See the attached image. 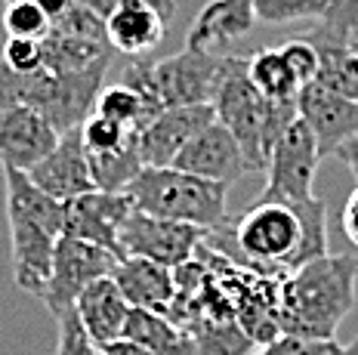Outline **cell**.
I'll list each match as a JSON object with an SVG mask.
<instances>
[{"mask_svg":"<svg viewBox=\"0 0 358 355\" xmlns=\"http://www.w3.org/2000/svg\"><path fill=\"white\" fill-rule=\"evenodd\" d=\"M204 244L244 269L287 278L300 266L327 256V207L318 198L303 204L257 198L238 219L207 232Z\"/></svg>","mask_w":358,"mask_h":355,"instance_id":"1","label":"cell"},{"mask_svg":"<svg viewBox=\"0 0 358 355\" xmlns=\"http://www.w3.org/2000/svg\"><path fill=\"white\" fill-rule=\"evenodd\" d=\"M358 263L352 254H327L281 278V334L303 340H337L343 318L355 303Z\"/></svg>","mask_w":358,"mask_h":355,"instance_id":"2","label":"cell"},{"mask_svg":"<svg viewBox=\"0 0 358 355\" xmlns=\"http://www.w3.org/2000/svg\"><path fill=\"white\" fill-rule=\"evenodd\" d=\"M16 287L41 300L53 272L56 247L65 235V204L50 198L22 170H3Z\"/></svg>","mask_w":358,"mask_h":355,"instance_id":"3","label":"cell"},{"mask_svg":"<svg viewBox=\"0 0 358 355\" xmlns=\"http://www.w3.org/2000/svg\"><path fill=\"white\" fill-rule=\"evenodd\" d=\"M210 106L216 112V121L241 145L248 173H259L268 167V158H272L281 133L300 115L296 102H272L253 87L248 56H222Z\"/></svg>","mask_w":358,"mask_h":355,"instance_id":"4","label":"cell"},{"mask_svg":"<svg viewBox=\"0 0 358 355\" xmlns=\"http://www.w3.org/2000/svg\"><path fill=\"white\" fill-rule=\"evenodd\" d=\"M222 56H213V50L189 47L164 59H133L124 65L121 84L143 96L152 117H158L167 108H192L210 106L216 90Z\"/></svg>","mask_w":358,"mask_h":355,"instance_id":"5","label":"cell"},{"mask_svg":"<svg viewBox=\"0 0 358 355\" xmlns=\"http://www.w3.org/2000/svg\"><path fill=\"white\" fill-rule=\"evenodd\" d=\"M226 191L220 182H207L176 167H143V173L127 186V198L139 213L213 232L229 223Z\"/></svg>","mask_w":358,"mask_h":355,"instance_id":"6","label":"cell"},{"mask_svg":"<svg viewBox=\"0 0 358 355\" xmlns=\"http://www.w3.org/2000/svg\"><path fill=\"white\" fill-rule=\"evenodd\" d=\"M106 71L108 68L80 71V75H53V71L41 68L31 75H19L0 62V112L25 106L47 117L59 133L80 130L87 117L96 112Z\"/></svg>","mask_w":358,"mask_h":355,"instance_id":"7","label":"cell"},{"mask_svg":"<svg viewBox=\"0 0 358 355\" xmlns=\"http://www.w3.org/2000/svg\"><path fill=\"white\" fill-rule=\"evenodd\" d=\"M318 164H322V152L306 127L300 115L290 121V127L281 133L278 145H275L272 158H268V180L259 195V201H281V204H303L312 201V182H315Z\"/></svg>","mask_w":358,"mask_h":355,"instance_id":"8","label":"cell"},{"mask_svg":"<svg viewBox=\"0 0 358 355\" xmlns=\"http://www.w3.org/2000/svg\"><path fill=\"white\" fill-rule=\"evenodd\" d=\"M121 263V256H115L106 247H96V244L78 241L71 235H62L53 256V272H50L47 291H43L41 303L53 312V318L59 312L74 306V300L87 291L93 281L99 278H111Z\"/></svg>","mask_w":358,"mask_h":355,"instance_id":"9","label":"cell"},{"mask_svg":"<svg viewBox=\"0 0 358 355\" xmlns=\"http://www.w3.org/2000/svg\"><path fill=\"white\" fill-rule=\"evenodd\" d=\"M204 238L207 232L198 226L170 223V219L133 210L121 229V250L124 256H143V260H155L167 269H179L195 260Z\"/></svg>","mask_w":358,"mask_h":355,"instance_id":"10","label":"cell"},{"mask_svg":"<svg viewBox=\"0 0 358 355\" xmlns=\"http://www.w3.org/2000/svg\"><path fill=\"white\" fill-rule=\"evenodd\" d=\"M133 213V201L127 191H87L65 204V235L96 247H106L124 260L121 229Z\"/></svg>","mask_w":358,"mask_h":355,"instance_id":"11","label":"cell"},{"mask_svg":"<svg viewBox=\"0 0 358 355\" xmlns=\"http://www.w3.org/2000/svg\"><path fill=\"white\" fill-rule=\"evenodd\" d=\"M62 133L34 108L13 106L0 112V164L28 173L59 145Z\"/></svg>","mask_w":358,"mask_h":355,"instance_id":"12","label":"cell"},{"mask_svg":"<svg viewBox=\"0 0 358 355\" xmlns=\"http://www.w3.org/2000/svg\"><path fill=\"white\" fill-rule=\"evenodd\" d=\"M170 167L185 170L192 176H201L207 182H220V186H232L244 173H248V161L238 145V139L222 127L220 121L207 124L204 130L176 154V161Z\"/></svg>","mask_w":358,"mask_h":355,"instance_id":"13","label":"cell"},{"mask_svg":"<svg viewBox=\"0 0 358 355\" xmlns=\"http://www.w3.org/2000/svg\"><path fill=\"white\" fill-rule=\"evenodd\" d=\"M28 180L34 182L41 191H47L50 198L69 204L74 198L96 191L93 173H90V158H87V145L80 139V130L62 133L59 145L37 167L28 170Z\"/></svg>","mask_w":358,"mask_h":355,"instance_id":"14","label":"cell"},{"mask_svg":"<svg viewBox=\"0 0 358 355\" xmlns=\"http://www.w3.org/2000/svg\"><path fill=\"white\" fill-rule=\"evenodd\" d=\"M213 121H216L213 106L167 108L158 117H152L143 130H136L139 154H143L145 167H170L176 161V154Z\"/></svg>","mask_w":358,"mask_h":355,"instance_id":"15","label":"cell"},{"mask_svg":"<svg viewBox=\"0 0 358 355\" xmlns=\"http://www.w3.org/2000/svg\"><path fill=\"white\" fill-rule=\"evenodd\" d=\"M296 112L315 136L322 158L334 154L346 139L358 136V102L324 90L318 84H309L300 90Z\"/></svg>","mask_w":358,"mask_h":355,"instance_id":"16","label":"cell"},{"mask_svg":"<svg viewBox=\"0 0 358 355\" xmlns=\"http://www.w3.org/2000/svg\"><path fill=\"white\" fill-rule=\"evenodd\" d=\"M130 303L124 300L121 287L115 284V278H99L74 300V312H78L80 328L87 331V337L93 340L99 349L111 346L115 340L124 337L127 318H130Z\"/></svg>","mask_w":358,"mask_h":355,"instance_id":"17","label":"cell"},{"mask_svg":"<svg viewBox=\"0 0 358 355\" xmlns=\"http://www.w3.org/2000/svg\"><path fill=\"white\" fill-rule=\"evenodd\" d=\"M115 284L121 287L124 300L133 309H148V312H170L176 297V269L143 260V256H124L115 269Z\"/></svg>","mask_w":358,"mask_h":355,"instance_id":"18","label":"cell"},{"mask_svg":"<svg viewBox=\"0 0 358 355\" xmlns=\"http://www.w3.org/2000/svg\"><path fill=\"white\" fill-rule=\"evenodd\" d=\"M167 22L170 19H164V13L148 0H130V3L117 6L106 19V34L108 43L115 47V53L139 59L164 41Z\"/></svg>","mask_w":358,"mask_h":355,"instance_id":"19","label":"cell"},{"mask_svg":"<svg viewBox=\"0 0 358 355\" xmlns=\"http://www.w3.org/2000/svg\"><path fill=\"white\" fill-rule=\"evenodd\" d=\"M253 25H257V19H253V0H210L198 13V19L192 22L185 43L189 47L210 50L216 43L244 38Z\"/></svg>","mask_w":358,"mask_h":355,"instance_id":"20","label":"cell"},{"mask_svg":"<svg viewBox=\"0 0 358 355\" xmlns=\"http://www.w3.org/2000/svg\"><path fill=\"white\" fill-rule=\"evenodd\" d=\"M124 337L133 343L145 346L152 355H195L192 337L164 312H148V309H130Z\"/></svg>","mask_w":358,"mask_h":355,"instance_id":"21","label":"cell"},{"mask_svg":"<svg viewBox=\"0 0 358 355\" xmlns=\"http://www.w3.org/2000/svg\"><path fill=\"white\" fill-rule=\"evenodd\" d=\"M312 43L318 47V56H322L318 78L312 84L358 102V50L352 43H337V41H312Z\"/></svg>","mask_w":358,"mask_h":355,"instance_id":"22","label":"cell"},{"mask_svg":"<svg viewBox=\"0 0 358 355\" xmlns=\"http://www.w3.org/2000/svg\"><path fill=\"white\" fill-rule=\"evenodd\" d=\"M90 158V173H93V182L99 191H127L133 180L143 173L145 161L139 154V143L136 133L127 145L115 152H87Z\"/></svg>","mask_w":358,"mask_h":355,"instance_id":"23","label":"cell"},{"mask_svg":"<svg viewBox=\"0 0 358 355\" xmlns=\"http://www.w3.org/2000/svg\"><path fill=\"white\" fill-rule=\"evenodd\" d=\"M248 71L253 87L272 102H296V96L303 90L290 65L285 62V56H281V50H257L253 56H248Z\"/></svg>","mask_w":358,"mask_h":355,"instance_id":"24","label":"cell"},{"mask_svg":"<svg viewBox=\"0 0 358 355\" xmlns=\"http://www.w3.org/2000/svg\"><path fill=\"white\" fill-rule=\"evenodd\" d=\"M96 115H106L133 133L143 130L152 121V112H148V106L143 102V96L136 90H130L127 84H121V80L111 87H102L99 99H96Z\"/></svg>","mask_w":358,"mask_h":355,"instance_id":"25","label":"cell"},{"mask_svg":"<svg viewBox=\"0 0 358 355\" xmlns=\"http://www.w3.org/2000/svg\"><path fill=\"white\" fill-rule=\"evenodd\" d=\"M331 0H253V19L263 25L322 22Z\"/></svg>","mask_w":358,"mask_h":355,"instance_id":"26","label":"cell"},{"mask_svg":"<svg viewBox=\"0 0 358 355\" xmlns=\"http://www.w3.org/2000/svg\"><path fill=\"white\" fill-rule=\"evenodd\" d=\"M358 31V0H331L324 19L315 25V31H309V41H337L349 43Z\"/></svg>","mask_w":358,"mask_h":355,"instance_id":"27","label":"cell"},{"mask_svg":"<svg viewBox=\"0 0 358 355\" xmlns=\"http://www.w3.org/2000/svg\"><path fill=\"white\" fill-rule=\"evenodd\" d=\"M3 31L6 38H31L41 41L50 31V19L34 0H22L3 10Z\"/></svg>","mask_w":358,"mask_h":355,"instance_id":"28","label":"cell"},{"mask_svg":"<svg viewBox=\"0 0 358 355\" xmlns=\"http://www.w3.org/2000/svg\"><path fill=\"white\" fill-rule=\"evenodd\" d=\"M80 139H84L87 152H115L133 139V130H127L124 124L111 121L106 115H90L80 127Z\"/></svg>","mask_w":358,"mask_h":355,"instance_id":"29","label":"cell"},{"mask_svg":"<svg viewBox=\"0 0 358 355\" xmlns=\"http://www.w3.org/2000/svg\"><path fill=\"white\" fill-rule=\"evenodd\" d=\"M56 355H102V349L80 328L74 306L56 315Z\"/></svg>","mask_w":358,"mask_h":355,"instance_id":"30","label":"cell"},{"mask_svg":"<svg viewBox=\"0 0 358 355\" xmlns=\"http://www.w3.org/2000/svg\"><path fill=\"white\" fill-rule=\"evenodd\" d=\"M248 355H343V346L337 340H303V337L281 334L272 343L257 346Z\"/></svg>","mask_w":358,"mask_h":355,"instance_id":"31","label":"cell"},{"mask_svg":"<svg viewBox=\"0 0 358 355\" xmlns=\"http://www.w3.org/2000/svg\"><path fill=\"white\" fill-rule=\"evenodd\" d=\"M281 56H285V62L290 65V71L296 75L300 80V87H309L312 80L318 78V65H322V56H318V47L312 43L309 38H294L287 41L285 47H278Z\"/></svg>","mask_w":358,"mask_h":355,"instance_id":"32","label":"cell"},{"mask_svg":"<svg viewBox=\"0 0 358 355\" xmlns=\"http://www.w3.org/2000/svg\"><path fill=\"white\" fill-rule=\"evenodd\" d=\"M0 62L10 71L19 75H31V71L43 68V43L31 38H6L3 50H0Z\"/></svg>","mask_w":358,"mask_h":355,"instance_id":"33","label":"cell"},{"mask_svg":"<svg viewBox=\"0 0 358 355\" xmlns=\"http://www.w3.org/2000/svg\"><path fill=\"white\" fill-rule=\"evenodd\" d=\"M78 3H84L87 10H93L96 16H99L102 22H106L111 13L117 10V6H124V3H130V0H78ZM152 6H158V10L164 13V19H173L176 16V0H148Z\"/></svg>","mask_w":358,"mask_h":355,"instance_id":"34","label":"cell"},{"mask_svg":"<svg viewBox=\"0 0 358 355\" xmlns=\"http://www.w3.org/2000/svg\"><path fill=\"white\" fill-rule=\"evenodd\" d=\"M340 226H343V235L349 238V244L358 250V189L346 198V204H343Z\"/></svg>","mask_w":358,"mask_h":355,"instance_id":"35","label":"cell"},{"mask_svg":"<svg viewBox=\"0 0 358 355\" xmlns=\"http://www.w3.org/2000/svg\"><path fill=\"white\" fill-rule=\"evenodd\" d=\"M334 158L337 161H343V164L349 167V173L358 180V136H352V139H346V143L340 145L337 152H334Z\"/></svg>","mask_w":358,"mask_h":355,"instance_id":"36","label":"cell"},{"mask_svg":"<svg viewBox=\"0 0 358 355\" xmlns=\"http://www.w3.org/2000/svg\"><path fill=\"white\" fill-rule=\"evenodd\" d=\"M102 355H152V352H148L145 346H139V343H133V340L121 337V340H115L111 346H106Z\"/></svg>","mask_w":358,"mask_h":355,"instance_id":"37","label":"cell"},{"mask_svg":"<svg viewBox=\"0 0 358 355\" xmlns=\"http://www.w3.org/2000/svg\"><path fill=\"white\" fill-rule=\"evenodd\" d=\"M37 6H41L43 13H47V19L53 22V19H59L62 13H69L71 6H74V0H34Z\"/></svg>","mask_w":358,"mask_h":355,"instance_id":"38","label":"cell"},{"mask_svg":"<svg viewBox=\"0 0 358 355\" xmlns=\"http://www.w3.org/2000/svg\"><path fill=\"white\" fill-rule=\"evenodd\" d=\"M343 355H358V337L349 346H343Z\"/></svg>","mask_w":358,"mask_h":355,"instance_id":"39","label":"cell"},{"mask_svg":"<svg viewBox=\"0 0 358 355\" xmlns=\"http://www.w3.org/2000/svg\"><path fill=\"white\" fill-rule=\"evenodd\" d=\"M3 3H6V6H13V3H22V0H3Z\"/></svg>","mask_w":358,"mask_h":355,"instance_id":"40","label":"cell"},{"mask_svg":"<svg viewBox=\"0 0 358 355\" xmlns=\"http://www.w3.org/2000/svg\"><path fill=\"white\" fill-rule=\"evenodd\" d=\"M352 256H355V263H358V250H355V254H352Z\"/></svg>","mask_w":358,"mask_h":355,"instance_id":"41","label":"cell"}]
</instances>
